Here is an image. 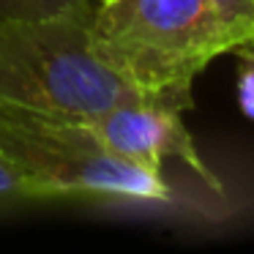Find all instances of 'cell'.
<instances>
[{
    "mask_svg": "<svg viewBox=\"0 0 254 254\" xmlns=\"http://www.w3.org/2000/svg\"><path fill=\"white\" fill-rule=\"evenodd\" d=\"M90 41L137 96L181 112L194 107L197 74L232 52L210 0H112L93 11Z\"/></svg>",
    "mask_w": 254,
    "mask_h": 254,
    "instance_id": "cell-1",
    "label": "cell"
},
{
    "mask_svg": "<svg viewBox=\"0 0 254 254\" xmlns=\"http://www.w3.org/2000/svg\"><path fill=\"white\" fill-rule=\"evenodd\" d=\"M93 11L0 22V104L88 123L134 96L96 55Z\"/></svg>",
    "mask_w": 254,
    "mask_h": 254,
    "instance_id": "cell-2",
    "label": "cell"
},
{
    "mask_svg": "<svg viewBox=\"0 0 254 254\" xmlns=\"http://www.w3.org/2000/svg\"><path fill=\"white\" fill-rule=\"evenodd\" d=\"M0 150L50 199L170 202L161 175L110 150L90 123L0 104Z\"/></svg>",
    "mask_w": 254,
    "mask_h": 254,
    "instance_id": "cell-3",
    "label": "cell"
},
{
    "mask_svg": "<svg viewBox=\"0 0 254 254\" xmlns=\"http://www.w3.org/2000/svg\"><path fill=\"white\" fill-rule=\"evenodd\" d=\"M181 115L183 112L175 107L145 101L142 96L134 93L88 123L101 137V142L110 150H115L121 159L131 161L153 175H161L164 159H178L213 194H224V183L202 161Z\"/></svg>",
    "mask_w": 254,
    "mask_h": 254,
    "instance_id": "cell-4",
    "label": "cell"
},
{
    "mask_svg": "<svg viewBox=\"0 0 254 254\" xmlns=\"http://www.w3.org/2000/svg\"><path fill=\"white\" fill-rule=\"evenodd\" d=\"M30 202H47L41 189L0 150V210L19 208Z\"/></svg>",
    "mask_w": 254,
    "mask_h": 254,
    "instance_id": "cell-5",
    "label": "cell"
},
{
    "mask_svg": "<svg viewBox=\"0 0 254 254\" xmlns=\"http://www.w3.org/2000/svg\"><path fill=\"white\" fill-rule=\"evenodd\" d=\"M93 8V0H0V22L8 19H36L63 11Z\"/></svg>",
    "mask_w": 254,
    "mask_h": 254,
    "instance_id": "cell-6",
    "label": "cell"
},
{
    "mask_svg": "<svg viewBox=\"0 0 254 254\" xmlns=\"http://www.w3.org/2000/svg\"><path fill=\"white\" fill-rule=\"evenodd\" d=\"M216 17L221 19L232 50L252 39L254 33V0H210Z\"/></svg>",
    "mask_w": 254,
    "mask_h": 254,
    "instance_id": "cell-7",
    "label": "cell"
},
{
    "mask_svg": "<svg viewBox=\"0 0 254 254\" xmlns=\"http://www.w3.org/2000/svg\"><path fill=\"white\" fill-rule=\"evenodd\" d=\"M232 55L238 58V99L241 107L249 118L254 121V44L243 41L232 50Z\"/></svg>",
    "mask_w": 254,
    "mask_h": 254,
    "instance_id": "cell-8",
    "label": "cell"
},
{
    "mask_svg": "<svg viewBox=\"0 0 254 254\" xmlns=\"http://www.w3.org/2000/svg\"><path fill=\"white\" fill-rule=\"evenodd\" d=\"M96 3H99V6H104V3H112V0H96Z\"/></svg>",
    "mask_w": 254,
    "mask_h": 254,
    "instance_id": "cell-9",
    "label": "cell"
},
{
    "mask_svg": "<svg viewBox=\"0 0 254 254\" xmlns=\"http://www.w3.org/2000/svg\"><path fill=\"white\" fill-rule=\"evenodd\" d=\"M249 41H254V33H252V39H249Z\"/></svg>",
    "mask_w": 254,
    "mask_h": 254,
    "instance_id": "cell-10",
    "label": "cell"
},
{
    "mask_svg": "<svg viewBox=\"0 0 254 254\" xmlns=\"http://www.w3.org/2000/svg\"><path fill=\"white\" fill-rule=\"evenodd\" d=\"M252 44H254V41H252Z\"/></svg>",
    "mask_w": 254,
    "mask_h": 254,
    "instance_id": "cell-11",
    "label": "cell"
}]
</instances>
